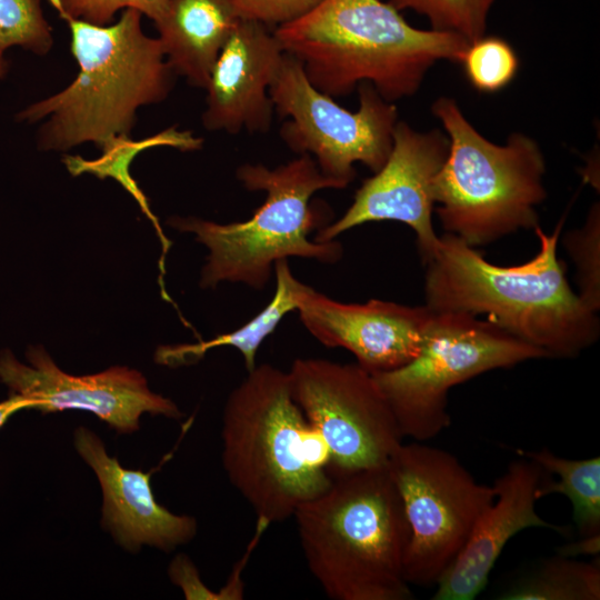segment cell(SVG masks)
Here are the masks:
<instances>
[{
	"instance_id": "6da1fadb",
	"label": "cell",
	"mask_w": 600,
	"mask_h": 600,
	"mask_svg": "<svg viewBox=\"0 0 600 600\" xmlns=\"http://www.w3.org/2000/svg\"><path fill=\"white\" fill-rule=\"evenodd\" d=\"M563 219L547 234L537 227L539 251L503 267L487 261L460 238L444 233L427 266L426 306L436 312L486 316L546 358H574L597 342L598 312L570 287L557 256Z\"/></svg>"
},
{
	"instance_id": "7a4b0ae2",
	"label": "cell",
	"mask_w": 600,
	"mask_h": 600,
	"mask_svg": "<svg viewBox=\"0 0 600 600\" xmlns=\"http://www.w3.org/2000/svg\"><path fill=\"white\" fill-rule=\"evenodd\" d=\"M273 32L319 91L339 98L369 82L390 102L414 94L438 61L461 63L470 44L417 29L381 0H322Z\"/></svg>"
},
{
	"instance_id": "3957f363",
	"label": "cell",
	"mask_w": 600,
	"mask_h": 600,
	"mask_svg": "<svg viewBox=\"0 0 600 600\" xmlns=\"http://www.w3.org/2000/svg\"><path fill=\"white\" fill-rule=\"evenodd\" d=\"M71 52L79 66L61 91L19 111L17 120L43 121L37 134L43 151H67L92 142L99 148L130 134L139 108L162 102L173 87L158 38L142 29V13L126 9L117 21L92 24L63 13Z\"/></svg>"
},
{
	"instance_id": "277c9868",
	"label": "cell",
	"mask_w": 600,
	"mask_h": 600,
	"mask_svg": "<svg viewBox=\"0 0 600 600\" xmlns=\"http://www.w3.org/2000/svg\"><path fill=\"white\" fill-rule=\"evenodd\" d=\"M310 573L332 600H410V539L387 467L332 476L329 488L293 514Z\"/></svg>"
},
{
	"instance_id": "5b68a950",
	"label": "cell",
	"mask_w": 600,
	"mask_h": 600,
	"mask_svg": "<svg viewBox=\"0 0 600 600\" xmlns=\"http://www.w3.org/2000/svg\"><path fill=\"white\" fill-rule=\"evenodd\" d=\"M222 466L259 521L281 522L332 482L331 458L292 398L288 372L257 364L229 394Z\"/></svg>"
},
{
	"instance_id": "8992f818",
	"label": "cell",
	"mask_w": 600,
	"mask_h": 600,
	"mask_svg": "<svg viewBox=\"0 0 600 600\" xmlns=\"http://www.w3.org/2000/svg\"><path fill=\"white\" fill-rule=\"evenodd\" d=\"M236 176L249 191L266 192L263 203L251 218L230 223L196 217L168 220L172 228L194 233L209 249L201 272L202 288L232 282L260 291L279 260L299 257L334 263L342 257L340 242L309 239L313 230L331 222L328 207L311 201L312 196L322 189H341L321 173L311 156L300 154L274 169L244 163Z\"/></svg>"
},
{
	"instance_id": "52a82bcc",
	"label": "cell",
	"mask_w": 600,
	"mask_h": 600,
	"mask_svg": "<svg viewBox=\"0 0 600 600\" xmlns=\"http://www.w3.org/2000/svg\"><path fill=\"white\" fill-rule=\"evenodd\" d=\"M432 113L449 138L433 184L436 212L446 233L476 248L539 227L537 208L547 191L546 161L537 141L520 132L503 144L489 141L449 97L438 98Z\"/></svg>"
},
{
	"instance_id": "ba28073f",
	"label": "cell",
	"mask_w": 600,
	"mask_h": 600,
	"mask_svg": "<svg viewBox=\"0 0 600 600\" xmlns=\"http://www.w3.org/2000/svg\"><path fill=\"white\" fill-rule=\"evenodd\" d=\"M546 358L487 319L464 312H436L418 354L394 370L371 373L402 437L424 442L451 423V388L484 372Z\"/></svg>"
},
{
	"instance_id": "9c48e42d",
	"label": "cell",
	"mask_w": 600,
	"mask_h": 600,
	"mask_svg": "<svg viewBox=\"0 0 600 600\" xmlns=\"http://www.w3.org/2000/svg\"><path fill=\"white\" fill-rule=\"evenodd\" d=\"M386 467L410 530L406 579L436 587L493 501L494 488L478 482L449 451L420 441L402 442Z\"/></svg>"
},
{
	"instance_id": "30bf717a",
	"label": "cell",
	"mask_w": 600,
	"mask_h": 600,
	"mask_svg": "<svg viewBox=\"0 0 600 600\" xmlns=\"http://www.w3.org/2000/svg\"><path fill=\"white\" fill-rule=\"evenodd\" d=\"M359 108L350 111L308 80L299 60L284 52L269 94L274 111L287 118L281 140L298 154H309L321 173L341 189L356 177L360 162L373 173L387 161L398 109L369 82L358 87Z\"/></svg>"
},
{
	"instance_id": "8fae6325",
	"label": "cell",
	"mask_w": 600,
	"mask_h": 600,
	"mask_svg": "<svg viewBox=\"0 0 600 600\" xmlns=\"http://www.w3.org/2000/svg\"><path fill=\"white\" fill-rule=\"evenodd\" d=\"M288 377L293 400L328 448L332 476L387 466L403 437L370 372L299 358Z\"/></svg>"
},
{
	"instance_id": "7c38bea8",
	"label": "cell",
	"mask_w": 600,
	"mask_h": 600,
	"mask_svg": "<svg viewBox=\"0 0 600 600\" xmlns=\"http://www.w3.org/2000/svg\"><path fill=\"white\" fill-rule=\"evenodd\" d=\"M28 364L8 349L0 351V381L42 413L84 410L119 433L139 430L143 413L179 420L183 413L169 398L152 392L141 372L114 366L104 371L72 376L62 371L42 346H30Z\"/></svg>"
},
{
	"instance_id": "4fadbf2b",
	"label": "cell",
	"mask_w": 600,
	"mask_h": 600,
	"mask_svg": "<svg viewBox=\"0 0 600 600\" xmlns=\"http://www.w3.org/2000/svg\"><path fill=\"white\" fill-rule=\"evenodd\" d=\"M448 150L443 131L420 132L398 120L384 164L362 182L343 216L317 230L313 240L329 242L367 222L398 221L414 231L420 257L429 261L439 244L432 224L433 184Z\"/></svg>"
},
{
	"instance_id": "5bb4252c",
	"label": "cell",
	"mask_w": 600,
	"mask_h": 600,
	"mask_svg": "<svg viewBox=\"0 0 600 600\" xmlns=\"http://www.w3.org/2000/svg\"><path fill=\"white\" fill-rule=\"evenodd\" d=\"M297 311L304 328L328 348H344L370 373L410 362L419 352L432 310L372 299L343 303L310 286Z\"/></svg>"
},
{
	"instance_id": "9a60e30c",
	"label": "cell",
	"mask_w": 600,
	"mask_h": 600,
	"mask_svg": "<svg viewBox=\"0 0 600 600\" xmlns=\"http://www.w3.org/2000/svg\"><path fill=\"white\" fill-rule=\"evenodd\" d=\"M283 57L268 26L240 19L211 71L203 127L231 134L267 132L274 111L269 89Z\"/></svg>"
},
{
	"instance_id": "2e32d148",
	"label": "cell",
	"mask_w": 600,
	"mask_h": 600,
	"mask_svg": "<svg viewBox=\"0 0 600 600\" xmlns=\"http://www.w3.org/2000/svg\"><path fill=\"white\" fill-rule=\"evenodd\" d=\"M73 442L100 483L101 526L119 546L129 552H137L142 546L170 552L194 538L198 524L193 517L172 513L157 502L151 472L123 468L86 427L74 430Z\"/></svg>"
},
{
	"instance_id": "e0dca14e",
	"label": "cell",
	"mask_w": 600,
	"mask_h": 600,
	"mask_svg": "<svg viewBox=\"0 0 600 600\" xmlns=\"http://www.w3.org/2000/svg\"><path fill=\"white\" fill-rule=\"evenodd\" d=\"M520 457V456H519ZM543 470L520 457L496 479L493 501L483 510L454 561L437 583L433 600H472L487 587L489 576L509 540L528 528H567L542 519L536 491Z\"/></svg>"
},
{
	"instance_id": "ac0fdd59",
	"label": "cell",
	"mask_w": 600,
	"mask_h": 600,
	"mask_svg": "<svg viewBox=\"0 0 600 600\" xmlns=\"http://www.w3.org/2000/svg\"><path fill=\"white\" fill-rule=\"evenodd\" d=\"M239 20L230 0H169L153 23L173 73L206 89Z\"/></svg>"
},
{
	"instance_id": "d6986e66",
	"label": "cell",
	"mask_w": 600,
	"mask_h": 600,
	"mask_svg": "<svg viewBox=\"0 0 600 600\" xmlns=\"http://www.w3.org/2000/svg\"><path fill=\"white\" fill-rule=\"evenodd\" d=\"M273 268L276 273L274 296L251 320L210 340L160 346L154 354L156 362L172 368L192 364L202 359L211 349L232 347L241 353L247 372L251 371L257 366V353L262 342L276 330L288 312L298 309L300 299L308 287L292 274L288 259L277 261Z\"/></svg>"
},
{
	"instance_id": "ffe728a7",
	"label": "cell",
	"mask_w": 600,
	"mask_h": 600,
	"mask_svg": "<svg viewBox=\"0 0 600 600\" xmlns=\"http://www.w3.org/2000/svg\"><path fill=\"white\" fill-rule=\"evenodd\" d=\"M203 140L196 137L191 131H180L177 128H168L154 136L133 140L130 134H121L104 142L101 156L94 160H87L80 156H64L62 161L72 176L91 173L98 178L111 177L116 179L139 203L142 212L150 219L157 230L161 246L162 256L159 261L160 277L162 283L164 274V258L171 242L163 234L157 217L152 213L148 199L132 179L129 168L132 160L143 150L153 147H171L180 151H193L202 147Z\"/></svg>"
},
{
	"instance_id": "44dd1931",
	"label": "cell",
	"mask_w": 600,
	"mask_h": 600,
	"mask_svg": "<svg viewBox=\"0 0 600 600\" xmlns=\"http://www.w3.org/2000/svg\"><path fill=\"white\" fill-rule=\"evenodd\" d=\"M518 456L534 461L544 472L557 480L542 477L536 496L544 498L551 493L566 496L573 508V521L578 537L600 533V458L567 459L547 448L517 450Z\"/></svg>"
},
{
	"instance_id": "7402d4cb",
	"label": "cell",
	"mask_w": 600,
	"mask_h": 600,
	"mask_svg": "<svg viewBox=\"0 0 600 600\" xmlns=\"http://www.w3.org/2000/svg\"><path fill=\"white\" fill-rule=\"evenodd\" d=\"M499 600H599V559L591 562L558 554L542 560L497 597Z\"/></svg>"
},
{
	"instance_id": "603a6c76",
	"label": "cell",
	"mask_w": 600,
	"mask_h": 600,
	"mask_svg": "<svg viewBox=\"0 0 600 600\" xmlns=\"http://www.w3.org/2000/svg\"><path fill=\"white\" fill-rule=\"evenodd\" d=\"M496 0H389L397 10L410 9L424 16L431 29L452 32L469 43L484 36Z\"/></svg>"
},
{
	"instance_id": "cb8c5ba5",
	"label": "cell",
	"mask_w": 600,
	"mask_h": 600,
	"mask_svg": "<svg viewBox=\"0 0 600 600\" xmlns=\"http://www.w3.org/2000/svg\"><path fill=\"white\" fill-rule=\"evenodd\" d=\"M53 44L42 0H0V47L6 52L20 47L37 56L47 54Z\"/></svg>"
},
{
	"instance_id": "d4e9b609",
	"label": "cell",
	"mask_w": 600,
	"mask_h": 600,
	"mask_svg": "<svg viewBox=\"0 0 600 600\" xmlns=\"http://www.w3.org/2000/svg\"><path fill=\"white\" fill-rule=\"evenodd\" d=\"M460 64L473 88L493 93L513 80L519 60L506 40L483 36L469 44Z\"/></svg>"
},
{
	"instance_id": "484cf974",
	"label": "cell",
	"mask_w": 600,
	"mask_h": 600,
	"mask_svg": "<svg viewBox=\"0 0 600 600\" xmlns=\"http://www.w3.org/2000/svg\"><path fill=\"white\" fill-rule=\"evenodd\" d=\"M563 243L578 274L579 297L593 311L600 309V209L594 203L584 224L568 232Z\"/></svg>"
},
{
	"instance_id": "4316f807",
	"label": "cell",
	"mask_w": 600,
	"mask_h": 600,
	"mask_svg": "<svg viewBox=\"0 0 600 600\" xmlns=\"http://www.w3.org/2000/svg\"><path fill=\"white\" fill-rule=\"evenodd\" d=\"M57 13L92 24L113 22L118 12L136 9L153 22L161 16L169 0H48Z\"/></svg>"
},
{
	"instance_id": "83f0119b",
	"label": "cell",
	"mask_w": 600,
	"mask_h": 600,
	"mask_svg": "<svg viewBox=\"0 0 600 600\" xmlns=\"http://www.w3.org/2000/svg\"><path fill=\"white\" fill-rule=\"evenodd\" d=\"M240 19L276 28L291 22L317 7L322 0H230Z\"/></svg>"
},
{
	"instance_id": "f1b7e54d",
	"label": "cell",
	"mask_w": 600,
	"mask_h": 600,
	"mask_svg": "<svg viewBox=\"0 0 600 600\" xmlns=\"http://www.w3.org/2000/svg\"><path fill=\"white\" fill-rule=\"evenodd\" d=\"M169 577L183 592L186 599H217L216 592L206 587L193 562L186 554H178L169 567Z\"/></svg>"
},
{
	"instance_id": "f546056e",
	"label": "cell",
	"mask_w": 600,
	"mask_h": 600,
	"mask_svg": "<svg viewBox=\"0 0 600 600\" xmlns=\"http://www.w3.org/2000/svg\"><path fill=\"white\" fill-rule=\"evenodd\" d=\"M600 551V533L579 537L578 541L561 547L558 554L576 558L578 556H596Z\"/></svg>"
},
{
	"instance_id": "4dcf8cb0",
	"label": "cell",
	"mask_w": 600,
	"mask_h": 600,
	"mask_svg": "<svg viewBox=\"0 0 600 600\" xmlns=\"http://www.w3.org/2000/svg\"><path fill=\"white\" fill-rule=\"evenodd\" d=\"M23 409H33V403L18 394H9V398L0 402V428L16 412Z\"/></svg>"
},
{
	"instance_id": "1f68e13d",
	"label": "cell",
	"mask_w": 600,
	"mask_h": 600,
	"mask_svg": "<svg viewBox=\"0 0 600 600\" xmlns=\"http://www.w3.org/2000/svg\"><path fill=\"white\" fill-rule=\"evenodd\" d=\"M8 71V62L4 58V51L0 47V78H3Z\"/></svg>"
}]
</instances>
